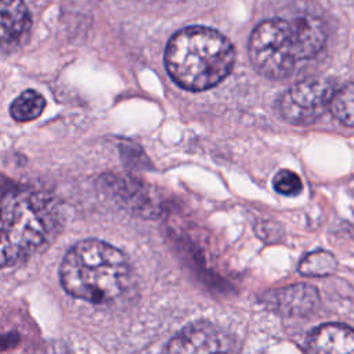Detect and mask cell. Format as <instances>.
Wrapping results in <instances>:
<instances>
[{"label":"cell","instance_id":"1","mask_svg":"<svg viewBox=\"0 0 354 354\" xmlns=\"http://www.w3.org/2000/svg\"><path fill=\"white\" fill-rule=\"evenodd\" d=\"M58 225L59 210L50 194L0 176V268L43 248Z\"/></svg>","mask_w":354,"mask_h":354},{"label":"cell","instance_id":"2","mask_svg":"<svg viewBox=\"0 0 354 354\" xmlns=\"http://www.w3.org/2000/svg\"><path fill=\"white\" fill-rule=\"evenodd\" d=\"M326 41L324 24L311 15L268 19L256 26L249 39V58L268 79L288 77L297 62L317 57Z\"/></svg>","mask_w":354,"mask_h":354},{"label":"cell","instance_id":"3","mask_svg":"<svg viewBox=\"0 0 354 354\" xmlns=\"http://www.w3.org/2000/svg\"><path fill=\"white\" fill-rule=\"evenodd\" d=\"M235 62V51L227 37L203 26L177 32L167 43L165 65L170 77L189 91L207 90L224 80Z\"/></svg>","mask_w":354,"mask_h":354},{"label":"cell","instance_id":"4","mask_svg":"<svg viewBox=\"0 0 354 354\" xmlns=\"http://www.w3.org/2000/svg\"><path fill=\"white\" fill-rule=\"evenodd\" d=\"M130 267L126 256L100 239L75 243L59 267V281L66 293L90 303H106L127 288Z\"/></svg>","mask_w":354,"mask_h":354},{"label":"cell","instance_id":"5","mask_svg":"<svg viewBox=\"0 0 354 354\" xmlns=\"http://www.w3.org/2000/svg\"><path fill=\"white\" fill-rule=\"evenodd\" d=\"M336 84L329 79H307L289 87L278 101L279 113L292 124L315 122L329 106Z\"/></svg>","mask_w":354,"mask_h":354},{"label":"cell","instance_id":"6","mask_svg":"<svg viewBox=\"0 0 354 354\" xmlns=\"http://www.w3.org/2000/svg\"><path fill=\"white\" fill-rule=\"evenodd\" d=\"M261 300L283 317H306L318 307L319 293L311 285L296 283L267 292Z\"/></svg>","mask_w":354,"mask_h":354},{"label":"cell","instance_id":"7","mask_svg":"<svg viewBox=\"0 0 354 354\" xmlns=\"http://www.w3.org/2000/svg\"><path fill=\"white\" fill-rule=\"evenodd\" d=\"M225 339L217 328L201 321L181 329L167 344L169 353H214L225 351Z\"/></svg>","mask_w":354,"mask_h":354},{"label":"cell","instance_id":"8","mask_svg":"<svg viewBox=\"0 0 354 354\" xmlns=\"http://www.w3.org/2000/svg\"><path fill=\"white\" fill-rule=\"evenodd\" d=\"M306 350L322 354L354 353V329L343 324H322L307 336Z\"/></svg>","mask_w":354,"mask_h":354},{"label":"cell","instance_id":"9","mask_svg":"<svg viewBox=\"0 0 354 354\" xmlns=\"http://www.w3.org/2000/svg\"><path fill=\"white\" fill-rule=\"evenodd\" d=\"M30 14L24 0H0V44L21 40L30 29Z\"/></svg>","mask_w":354,"mask_h":354},{"label":"cell","instance_id":"10","mask_svg":"<svg viewBox=\"0 0 354 354\" xmlns=\"http://www.w3.org/2000/svg\"><path fill=\"white\" fill-rule=\"evenodd\" d=\"M46 106L44 97L35 90H25L10 105V115L17 122H30L39 118Z\"/></svg>","mask_w":354,"mask_h":354},{"label":"cell","instance_id":"11","mask_svg":"<svg viewBox=\"0 0 354 354\" xmlns=\"http://www.w3.org/2000/svg\"><path fill=\"white\" fill-rule=\"evenodd\" d=\"M328 108L342 124L354 129V83H346L336 88Z\"/></svg>","mask_w":354,"mask_h":354},{"label":"cell","instance_id":"12","mask_svg":"<svg viewBox=\"0 0 354 354\" xmlns=\"http://www.w3.org/2000/svg\"><path fill=\"white\" fill-rule=\"evenodd\" d=\"M337 270V260L330 252L315 250L299 264V272L306 277H328Z\"/></svg>","mask_w":354,"mask_h":354},{"label":"cell","instance_id":"13","mask_svg":"<svg viewBox=\"0 0 354 354\" xmlns=\"http://www.w3.org/2000/svg\"><path fill=\"white\" fill-rule=\"evenodd\" d=\"M272 185L277 192L286 196L299 195L303 189V183L300 177L295 171L288 169H282L274 176Z\"/></svg>","mask_w":354,"mask_h":354}]
</instances>
